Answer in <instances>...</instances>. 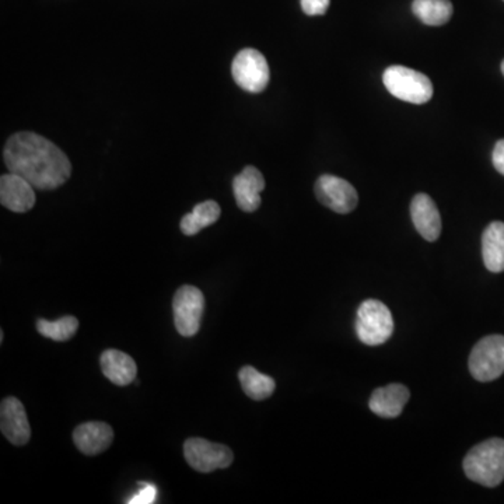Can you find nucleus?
I'll list each match as a JSON object with an SVG mask.
<instances>
[{
  "label": "nucleus",
  "mask_w": 504,
  "mask_h": 504,
  "mask_svg": "<svg viewBox=\"0 0 504 504\" xmlns=\"http://www.w3.org/2000/svg\"><path fill=\"white\" fill-rule=\"evenodd\" d=\"M4 164L10 172L22 175L37 190H55L72 174L69 157L41 135L19 132L4 145Z\"/></svg>",
  "instance_id": "f257e3e1"
},
{
  "label": "nucleus",
  "mask_w": 504,
  "mask_h": 504,
  "mask_svg": "<svg viewBox=\"0 0 504 504\" xmlns=\"http://www.w3.org/2000/svg\"><path fill=\"white\" fill-rule=\"evenodd\" d=\"M464 473L486 488L500 485L504 481V440L491 438L475 446L464 458Z\"/></svg>",
  "instance_id": "f03ea898"
},
{
  "label": "nucleus",
  "mask_w": 504,
  "mask_h": 504,
  "mask_svg": "<svg viewBox=\"0 0 504 504\" xmlns=\"http://www.w3.org/2000/svg\"><path fill=\"white\" fill-rule=\"evenodd\" d=\"M355 327L360 342L367 346L383 345L393 332L390 308L376 298L366 300L358 307Z\"/></svg>",
  "instance_id": "7ed1b4c3"
},
{
  "label": "nucleus",
  "mask_w": 504,
  "mask_h": 504,
  "mask_svg": "<svg viewBox=\"0 0 504 504\" xmlns=\"http://www.w3.org/2000/svg\"><path fill=\"white\" fill-rule=\"evenodd\" d=\"M388 93L411 104H425L433 97V84L426 75L405 66H390L383 75Z\"/></svg>",
  "instance_id": "20e7f679"
},
{
  "label": "nucleus",
  "mask_w": 504,
  "mask_h": 504,
  "mask_svg": "<svg viewBox=\"0 0 504 504\" xmlns=\"http://www.w3.org/2000/svg\"><path fill=\"white\" fill-rule=\"evenodd\" d=\"M470 371L475 380L488 383L504 373V336L491 335L473 346Z\"/></svg>",
  "instance_id": "39448f33"
},
{
  "label": "nucleus",
  "mask_w": 504,
  "mask_h": 504,
  "mask_svg": "<svg viewBox=\"0 0 504 504\" xmlns=\"http://www.w3.org/2000/svg\"><path fill=\"white\" fill-rule=\"evenodd\" d=\"M232 75L238 86L254 94L267 89L270 77L267 59L254 48H245L235 55Z\"/></svg>",
  "instance_id": "423d86ee"
},
{
  "label": "nucleus",
  "mask_w": 504,
  "mask_h": 504,
  "mask_svg": "<svg viewBox=\"0 0 504 504\" xmlns=\"http://www.w3.org/2000/svg\"><path fill=\"white\" fill-rule=\"evenodd\" d=\"M203 311H205L203 293L195 286H181L172 300L175 328L180 335L185 336V338L197 335L200 328Z\"/></svg>",
  "instance_id": "0eeeda50"
},
{
  "label": "nucleus",
  "mask_w": 504,
  "mask_h": 504,
  "mask_svg": "<svg viewBox=\"0 0 504 504\" xmlns=\"http://www.w3.org/2000/svg\"><path fill=\"white\" fill-rule=\"evenodd\" d=\"M184 455L190 468L202 473L229 468L234 460L233 451L229 447L197 438L185 441Z\"/></svg>",
  "instance_id": "6e6552de"
},
{
  "label": "nucleus",
  "mask_w": 504,
  "mask_h": 504,
  "mask_svg": "<svg viewBox=\"0 0 504 504\" xmlns=\"http://www.w3.org/2000/svg\"><path fill=\"white\" fill-rule=\"evenodd\" d=\"M315 197L323 207L333 212L346 215L358 207V197L355 187L343 178L335 175H321L315 182Z\"/></svg>",
  "instance_id": "1a4fd4ad"
},
{
  "label": "nucleus",
  "mask_w": 504,
  "mask_h": 504,
  "mask_svg": "<svg viewBox=\"0 0 504 504\" xmlns=\"http://www.w3.org/2000/svg\"><path fill=\"white\" fill-rule=\"evenodd\" d=\"M0 429L4 438L14 446H24L31 438L26 410L17 398L7 397L0 405Z\"/></svg>",
  "instance_id": "9d476101"
},
{
  "label": "nucleus",
  "mask_w": 504,
  "mask_h": 504,
  "mask_svg": "<svg viewBox=\"0 0 504 504\" xmlns=\"http://www.w3.org/2000/svg\"><path fill=\"white\" fill-rule=\"evenodd\" d=\"M0 202L12 212H29L35 205L34 187L22 175L7 172L0 178Z\"/></svg>",
  "instance_id": "9b49d317"
},
{
  "label": "nucleus",
  "mask_w": 504,
  "mask_h": 504,
  "mask_svg": "<svg viewBox=\"0 0 504 504\" xmlns=\"http://www.w3.org/2000/svg\"><path fill=\"white\" fill-rule=\"evenodd\" d=\"M265 190V178L258 168L248 165L233 180L235 202L244 212H255L261 207V192Z\"/></svg>",
  "instance_id": "f8f14e48"
},
{
  "label": "nucleus",
  "mask_w": 504,
  "mask_h": 504,
  "mask_svg": "<svg viewBox=\"0 0 504 504\" xmlns=\"http://www.w3.org/2000/svg\"><path fill=\"white\" fill-rule=\"evenodd\" d=\"M411 216L416 230L426 242H438L441 234V216L435 200L426 194L416 195L411 203Z\"/></svg>",
  "instance_id": "ddd939ff"
},
{
  "label": "nucleus",
  "mask_w": 504,
  "mask_h": 504,
  "mask_svg": "<svg viewBox=\"0 0 504 504\" xmlns=\"http://www.w3.org/2000/svg\"><path fill=\"white\" fill-rule=\"evenodd\" d=\"M411 393L402 384H390L387 387L377 388L368 401L371 412L380 418L393 419L402 413Z\"/></svg>",
  "instance_id": "4468645a"
},
{
  "label": "nucleus",
  "mask_w": 504,
  "mask_h": 504,
  "mask_svg": "<svg viewBox=\"0 0 504 504\" xmlns=\"http://www.w3.org/2000/svg\"><path fill=\"white\" fill-rule=\"evenodd\" d=\"M112 440L114 430L104 422L83 423L74 431V443L86 455H99L111 446Z\"/></svg>",
  "instance_id": "2eb2a0df"
},
{
  "label": "nucleus",
  "mask_w": 504,
  "mask_h": 504,
  "mask_svg": "<svg viewBox=\"0 0 504 504\" xmlns=\"http://www.w3.org/2000/svg\"><path fill=\"white\" fill-rule=\"evenodd\" d=\"M105 377L118 387L129 385L137 378V367L134 358L121 350L108 349L100 358Z\"/></svg>",
  "instance_id": "dca6fc26"
},
{
  "label": "nucleus",
  "mask_w": 504,
  "mask_h": 504,
  "mask_svg": "<svg viewBox=\"0 0 504 504\" xmlns=\"http://www.w3.org/2000/svg\"><path fill=\"white\" fill-rule=\"evenodd\" d=\"M482 257L485 267L493 273L504 270V223L493 222L482 235Z\"/></svg>",
  "instance_id": "f3484780"
},
{
  "label": "nucleus",
  "mask_w": 504,
  "mask_h": 504,
  "mask_svg": "<svg viewBox=\"0 0 504 504\" xmlns=\"http://www.w3.org/2000/svg\"><path fill=\"white\" fill-rule=\"evenodd\" d=\"M412 12L426 26H444L453 16L450 0H413Z\"/></svg>",
  "instance_id": "a211bd4d"
},
{
  "label": "nucleus",
  "mask_w": 504,
  "mask_h": 504,
  "mask_svg": "<svg viewBox=\"0 0 504 504\" xmlns=\"http://www.w3.org/2000/svg\"><path fill=\"white\" fill-rule=\"evenodd\" d=\"M219 203L215 200H207V202L198 203L192 212L188 213L181 220V232L185 235H195L209 227L213 223L217 222L220 217Z\"/></svg>",
  "instance_id": "6ab92c4d"
},
{
  "label": "nucleus",
  "mask_w": 504,
  "mask_h": 504,
  "mask_svg": "<svg viewBox=\"0 0 504 504\" xmlns=\"http://www.w3.org/2000/svg\"><path fill=\"white\" fill-rule=\"evenodd\" d=\"M238 380L242 383L244 393L254 401L267 400L275 393V380L251 366H245L240 370Z\"/></svg>",
  "instance_id": "aec40b11"
},
{
  "label": "nucleus",
  "mask_w": 504,
  "mask_h": 504,
  "mask_svg": "<svg viewBox=\"0 0 504 504\" xmlns=\"http://www.w3.org/2000/svg\"><path fill=\"white\" fill-rule=\"evenodd\" d=\"M77 328H79V321L72 315L59 318L57 321H47L42 318L37 321L39 332L48 340H57V342L72 340L76 335Z\"/></svg>",
  "instance_id": "412c9836"
},
{
  "label": "nucleus",
  "mask_w": 504,
  "mask_h": 504,
  "mask_svg": "<svg viewBox=\"0 0 504 504\" xmlns=\"http://www.w3.org/2000/svg\"><path fill=\"white\" fill-rule=\"evenodd\" d=\"M300 4L307 16H323L327 13L331 0H300Z\"/></svg>",
  "instance_id": "4be33fe9"
},
{
  "label": "nucleus",
  "mask_w": 504,
  "mask_h": 504,
  "mask_svg": "<svg viewBox=\"0 0 504 504\" xmlns=\"http://www.w3.org/2000/svg\"><path fill=\"white\" fill-rule=\"evenodd\" d=\"M142 486L139 491L134 498L128 500L130 504H150L155 503V498H157V489L155 486L149 485V483H139Z\"/></svg>",
  "instance_id": "5701e85b"
},
{
  "label": "nucleus",
  "mask_w": 504,
  "mask_h": 504,
  "mask_svg": "<svg viewBox=\"0 0 504 504\" xmlns=\"http://www.w3.org/2000/svg\"><path fill=\"white\" fill-rule=\"evenodd\" d=\"M491 160H493V165H495L496 170L501 175H504V139L499 140L496 143L493 155H491Z\"/></svg>",
  "instance_id": "b1692460"
},
{
  "label": "nucleus",
  "mask_w": 504,
  "mask_h": 504,
  "mask_svg": "<svg viewBox=\"0 0 504 504\" xmlns=\"http://www.w3.org/2000/svg\"><path fill=\"white\" fill-rule=\"evenodd\" d=\"M4 331H2V332H0V342H4Z\"/></svg>",
  "instance_id": "393cba45"
},
{
  "label": "nucleus",
  "mask_w": 504,
  "mask_h": 504,
  "mask_svg": "<svg viewBox=\"0 0 504 504\" xmlns=\"http://www.w3.org/2000/svg\"><path fill=\"white\" fill-rule=\"evenodd\" d=\"M501 72H503V75H504V61H503V64H501Z\"/></svg>",
  "instance_id": "a878e982"
}]
</instances>
